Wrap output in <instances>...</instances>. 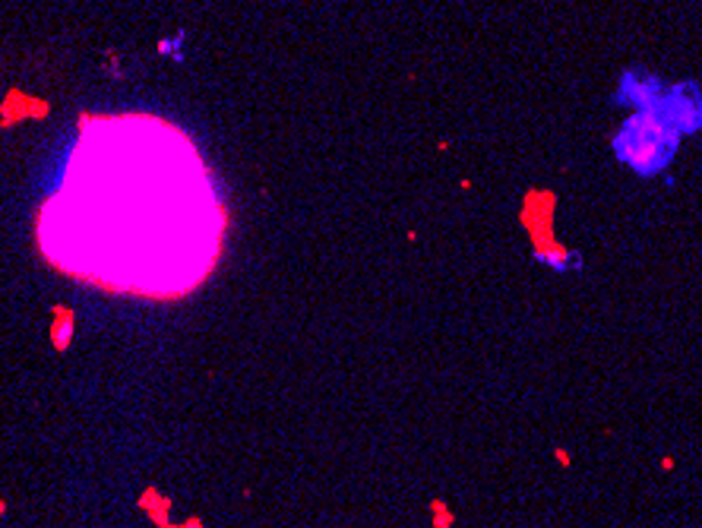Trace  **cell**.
Here are the masks:
<instances>
[{
  "mask_svg": "<svg viewBox=\"0 0 702 528\" xmlns=\"http://www.w3.org/2000/svg\"><path fill=\"white\" fill-rule=\"evenodd\" d=\"M221 231L194 143L155 117L95 121L39 219V244L61 273L152 301L203 285Z\"/></svg>",
  "mask_w": 702,
  "mask_h": 528,
  "instance_id": "cell-1",
  "label": "cell"
}]
</instances>
